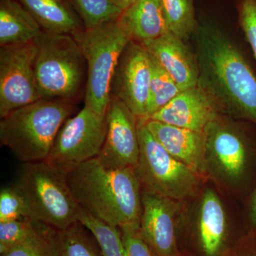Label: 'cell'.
Here are the masks:
<instances>
[{"label": "cell", "mask_w": 256, "mask_h": 256, "mask_svg": "<svg viewBox=\"0 0 256 256\" xmlns=\"http://www.w3.org/2000/svg\"><path fill=\"white\" fill-rule=\"evenodd\" d=\"M36 42L0 46V118L40 100L34 64Z\"/></svg>", "instance_id": "obj_10"}, {"label": "cell", "mask_w": 256, "mask_h": 256, "mask_svg": "<svg viewBox=\"0 0 256 256\" xmlns=\"http://www.w3.org/2000/svg\"><path fill=\"white\" fill-rule=\"evenodd\" d=\"M136 0H112V2L117 5L120 9L124 10L127 9L130 5L136 2Z\"/></svg>", "instance_id": "obj_32"}, {"label": "cell", "mask_w": 256, "mask_h": 256, "mask_svg": "<svg viewBox=\"0 0 256 256\" xmlns=\"http://www.w3.org/2000/svg\"><path fill=\"white\" fill-rule=\"evenodd\" d=\"M1 256H60V230L35 222L31 234Z\"/></svg>", "instance_id": "obj_21"}, {"label": "cell", "mask_w": 256, "mask_h": 256, "mask_svg": "<svg viewBox=\"0 0 256 256\" xmlns=\"http://www.w3.org/2000/svg\"><path fill=\"white\" fill-rule=\"evenodd\" d=\"M148 130L172 156L195 172L204 174L208 171L204 132L142 118Z\"/></svg>", "instance_id": "obj_15"}, {"label": "cell", "mask_w": 256, "mask_h": 256, "mask_svg": "<svg viewBox=\"0 0 256 256\" xmlns=\"http://www.w3.org/2000/svg\"><path fill=\"white\" fill-rule=\"evenodd\" d=\"M85 28L116 21L122 10L112 0H69Z\"/></svg>", "instance_id": "obj_26"}, {"label": "cell", "mask_w": 256, "mask_h": 256, "mask_svg": "<svg viewBox=\"0 0 256 256\" xmlns=\"http://www.w3.org/2000/svg\"><path fill=\"white\" fill-rule=\"evenodd\" d=\"M140 232L158 256H178L175 220L178 204L174 200L142 188Z\"/></svg>", "instance_id": "obj_13"}, {"label": "cell", "mask_w": 256, "mask_h": 256, "mask_svg": "<svg viewBox=\"0 0 256 256\" xmlns=\"http://www.w3.org/2000/svg\"><path fill=\"white\" fill-rule=\"evenodd\" d=\"M66 180L79 206L94 216L116 227L140 224L142 188L136 168L108 169L96 158L68 170Z\"/></svg>", "instance_id": "obj_2"}, {"label": "cell", "mask_w": 256, "mask_h": 256, "mask_svg": "<svg viewBox=\"0 0 256 256\" xmlns=\"http://www.w3.org/2000/svg\"><path fill=\"white\" fill-rule=\"evenodd\" d=\"M222 116L215 101L196 86L180 92L169 104L148 119L204 132L210 122Z\"/></svg>", "instance_id": "obj_14"}, {"label": "cell", "mask_w": 256, "mask_h": 256, "mask_svg": "<svg viewBox=\"0 0 256 256\" xmlns=\"http://www.w3.org/2000/svg\"><path fill=\"white\" fill-rule=\"evenodd\" d=\"M142 45L169 74L180 90L196 86L198 62L194 52H192L185 42L168 32Z\"/></svg>", "instance_id": "obj_16"}, {"label": "cell", "mask_w": 256, "mask_h": 256, "mask_svg": "<svg viewBox=\"0 0 256 256\" xmlns=\"http://www.w3.org/2000/svg\"><path fill=\"white\" fill-rule=\"evenodd\" d=\"M35 42L34 70L40 98L77 104L85 96L87 64L73 36L43 32Z\"/></svg>", "instance_id": "obj_4"}, {"label": "cell", "mask_w": 256, "mask_h": 256, "mask_svg": "<svg viewBox=\"0 0 256 256\" xmlns=\"http://www.w3.org/2000/svg\"><path fill=\"white\" fill-rule=\"evenodd\" d=\"M150 55L131 41L120 56L110 86V95L127 106L138 119L146 117L152 79Z\"/></svg>", "instance_id": "obj_11"}, {"label": "cell", "mask_w": 256, "mask_h": 256, "mask_svg": "<svg viewBox=\"0 0 256 256\" xmlns=\"http://www.w3.org/2000/svg\"><path fill=\"white\" fill-rule=\"evenodd\" d=\"M238 10L240 26L256 60V0H239Z\"/></svg>", "instance_id": "obj_29"}, {"label": "cell", "mask_w": 256, "mask_h": 256, "mask_svg": "<svg viewBox=\"0 0 256 256\" xmlns=\"http://www.w3.org/2000/svg\"><path fill=\"white\" fill-rule=\"evenodd\" d=\"M207 168L228 182L245 180L256 159L255 143L244 129L223 116L205 130Z\"/></svg>", "instance_id": "obj_8"}, {"label": "cell", "mask_w": 256, "mask_h": 256, "mask_svg": "<svg viewBox=\"0 0 256 256\" xmlns=\"http://www.w3.org/2000/svg\"><path fill=\"white\" fill-rule=\"evenodd\" d=\"M226 216L216 193L207 188L202 196L198 220V236L206 256H218L226 236Z\"/></svg>", "instance_id": "obj_19"}, {"label": "cell", "mask_w": 256, "mask_h": 256, "mask_svg": "<svg viewBox=\"0 0 256 256\" xmlns=\"http://www.w3.org/2000/svg\"><path fill=\"white\" fill-rule=\"evenodd\" d=\"M106 118L107 134L98 160L108 169L136 168L140 153L138 118L122 101L111 96Z\"/></svg>", "instance_id": "obj_12"}, {"label": "cell", "mask_w": 256, "mask_h": 256, "mask_svg": "<svg viewBox=\"0 0 256 256\" xmlns=\"http://www.w3.org/2000/svg\"><path fill=\"white\" fill-rule=\"evenodd\" d=\"M150 57L152 74L144 118H149L182 92L169 74L151 56Z\"/></svg>", "instance_id": "obj_24"}, {"label": "cell", "mask_w": 256, "mask_h": 256, "mask_svg": "<svg viewBox=\"0 0 256 256\" xmlns=\"http://www.w3.org/2000/svg\"><path fill=\"white\" fill-rule=\"evenodd\" d=\"M35 220L28 218L0 222V254H4L31 234Z\"/></svg>", "instance_id": "obj_27"}, {"label": "cell", "mask_w": 256, "mask_h": 256, "mask_svg": "<svg viewBox=\"0 0 256 256\" xmlns=\"http://www.w3.org/2000/svg\"><path fill=\"white\" fill-rule=\"evenodd\" d=\"M129 256H158L144 242L139 224H127L119 227Z\"/></svg>", "instance_id": "obj_30"}, {"label": "cell", "mask_w": 256, "mask_h": 256, "mask_svg": "<svg viewBox=\"0 0 256 256\" xmlns=\"http://www.w3.org/2000/svg\"><path fill=\"white\" fill-rule=\"evenodd\" d=\"M107 118L84 106L60 128L46 161L67 172L80 163L98 158L107 134Z\"/></svg>", "instance_id": "obj_9"}, {"label": "cell", "mask_w": 256, "mask_h": 256, "mask_svg": "<svg viewBox=\"0 0 256 256\" xmlns=\"http://www.w3.org/2000/svg\"><path fill=\"white\" fill-rule=\"evenodd\" d=\"M140 153L136 172L142 188L174 200H185L196 192L200 174L168 152L138 119Z\"/></svg>", "instance_id": "obj_7"}, {"label": "cell", "mask_w": 256, "mask_h": 256, "mask_svg": "<svg viewBox=\"0 0 256 256\" xmlns=\"http://www.w3.org/2000/svg\"><path fill=\"white\" fill-rule=\"evenodd\" d=\"M43 30L18 0L0 2V46L36 41Z\"/></svg>", "instance_id": "obj_20"}, {"label": "cell", "mask_w": 256, "mask_h": 256, "mask_svg": "<svg viewBox=\"0 0 256 256\" xmlns=\"http://www.w3.org/2000/svg\"><path fill=\"white\" fill-rule=\"evenodd\" d=\"M14 185L24 198L30 220L58 230L78 222L80 207L69 188L66 172L46 160L24 163Z\"/></svg>", "instance_id": "obj_5"}, {"label": "cell", "mask_w": 256, "mask_h": 256, "mask_svg": "<svg viewBox=\"0 0 256 256\" xmlns=\"http://www.w3.org/2000/svg\"><path fill=\"white\" fill-rule=\"evenodd\" d=\"M76 102L40 99L12 111L0 121V142L23 163L48 158L64 122L73 116Z\"/></svg>", "instance_id": "obj_3"}, {"label": "cell", "mask_w": 256, "mask_h": 256, "mask_svg": "<svg viewBox=\"0 0 256 256\" xmlns=\"http://www.w3.org/2000/svg\"><path fill=\"white\" fill-rule=\"evenodd\" d=\"M44 32L73 35L85 28L69 0H18Z\"/></svg>", "instance_id": "obj_18"}, {"label": "cell", "mask_w": 256, "mask_h": 256, "mask_svg": "<svg viewBox=\"0 0 256 256\" xmlns=\"http://www.w3.org/2000/svg\"><path fill=\"white\" fill-rule=\"evenodd\" d=\"M87 64L86 107L106 114L110 104V86L122 52L131 40L118 20L100 26L84 28L73 35Z\"/></svg>", "instance_id": "obj_6"}, {"label": "cell", "mask_w": 256, "mask_h": 256, "mask_svg": "<svg viewBox=\"0 0 256 256\" xmlns=\"http://www.w3.org/2000/svg\"><path fill=\"white\" fill-rule=\"evenodd\" d=\"M131 40L142 44L169 32L160 0H136L118 18Z\"/></svg>", "instance_id": "obj_17"}, {"label": "cell", "mask_w": 256, "mask_h": 256, "mask_svg": "<svg viewBox=\"0 0 256 256\" xmlns=\"http://www.w3.org/2000/svg\"><path fill=\"white\" fill-rule=\"evenodd\" d=\"M87 230L78 222L60 230V256H104Z\"/></svg>", "instance_id": "obj_25"}, {"label": "cell", "mask_w": 256, "mask_h": 256, "mask_svg": "<svg viewBox=\"0 0 256 256\" xmlns=\"http://www.w3.org/2000/svg\"><path fill=\"white\" fill-rule=\"evenodd\" d=\"M24 218H28V210L22 194L14 184L2 188L0 192V222Z\"/></svg>", "instance_id": "obj_28"}, {"label": "cell", "mask_w": 256, "mask_h": 256, "mask_svg": "<svg viewBox=\"0 0 256 256\" xmlns=\"http://www.w3.org/2000/svg\"><path fill=\"white\" fill-rule=\"evenodd\" d=\"M160 2L169 32L184 42L188 41L198 22L194 0H160Z\"/></svg>", "instance_id": "obj_22"}, {"label": "cell", "mask_w": 256, "mask_h": 256, "mask_svg": "<svg viewBox=\"0 0 256 256\" xmlns=\"http://www.w3.org/2000/svg\"><path fill=\"white\" fill-rule=\"evenodd\" d=\"M78 220L92 234L104 256H129L119 227L106 223L82 208Z\"/></svg>", "instance_id": "obj_23"}, {"label": "cell", "mask_w": 256, "mask_h": 256, "mask_svg": "<svg viewBox=\"0 0 256 256\" xmlns=\"http://www.w3.org/2000/svg\"><path fill=\"white\" fill-rule=\"evenodd\" d=\"M248 218L252 226H256V188L249 205Z\"/></svg>", "instance_id": "obj_31"}, {"label": "cell", "mask_w": 256, "mask_h": 256, "mask_svg": "<svg viewBox=\"0 0 256 256\" xmlns=\"http://www.w3.org/2000/svg\"><path fill=\"white\" fill-rule=\"evenodd\" d=\"M198 66L197 85L223 116L256 126V76L245 56L214 23L201 20L193 35Z\"/></svg>", "instance_id": "obj_1"}]
</instances>
